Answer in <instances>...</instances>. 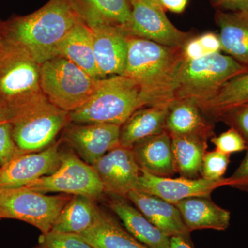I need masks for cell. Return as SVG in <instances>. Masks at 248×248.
<instances>
[{"label": "cell", "mask_w": 248, "mask_h": 248, "mask_svg": "<svg viewBox=\"0 0 248 248\" xmlns=\"http://www.w3.org/2000/svg\"><path fill=\"white\" fill-rule=\"evenodd\" d=\"M81 19L74 0H50L35 12L4 23L1 35L42 64L54 58L60 41Z\"/></svg>", "instance_id": "cell-1"}, {"label": "cell", "mask_w": 248, "mask_h": 248, "mask_svg": "<svg viewBox=\"0 0 248 248\" xmlns=\"http://www.w3.org/2000/svg\"><path fill=\"white\" fill-rule=\"evenodd\" d=\"M183 48L165 46L128 34L123 76L140 85L148 107L174 102L176 75L184 60Z\"/></svg>", "instance_id": "cell-2"}, {"label": "cell", "mask_w": 248, "mask_h": 248, "mask_svg": "<svg viewBox=\"0 0 248 248\" xmlns=\"http://www.w3.org/2000/svg\"><path fill=\"white\" fill-rule=\"evenodd\" d=\"M148 107L141 88L128 77L101 79L99 87L84 105L69 112L75 124L122 125L135 111Z\"/></svg>", "instance_id": "cell-3"}, {"label": "cell", "mask_w": 248, "mask_h": 248, "mask_svg": "<svg viewBox=\"0 0 248 248\" xmlns=\"http://www.w3.org/2000/svg\"><path fill=\"white\" fill-rule=\"evenodd\" d=\"M40 65L22 49L0 40V101L11 112V121L47 99L41 87Z\"/></svg>", "instance_id": "cell-4"}, {"label": "cell", "mask_w": 248, "mask_h": 248, "mask_svg": "<svg viewBox=\"0 0 248 248\" xmlns=\"http://www.w3.org/2000/svg\"><path fill=\"white\" fill-rule=\"evenodd\" d=\"M248 71L228 55L215 53L194 60L184 58L176 75L174 102L198 103L215 96L223 85Z\"/></svg>", "instance_id": "cell-5"}, {"label": "cell", "mask_w": 248, "mask_h": 248, "mask_svg": "<svg viewBox=\"0 0 248 248\" xmlns=\"http://www.w3.org/2000/svg\"><path fill=\"white\" fill-rule=\"evenodd\" d=\"M41 87L48 102L71 112L87 102L99 87L93 78L66 59L56 57L40 65Z\"/></svg>", "instance_id": "cell-6"}, {"label": "cell", "mask_w": 248, "mask_h": 248, "mask_svg": "<svg viewBox=\"0 0 248 248\" xmlns=\"http://www.w3.org/2000/svg\"><path fill=\"white\" fill-rule=\"evenodd\" d=\"M69 112L45 99L22 111L11 121L13 136L22 153L43 151L53 144L69 123Z\"/></svg>", "instance_id": "cell-7"}, {"label": "cell", "mask_w": 248, "mask_h": 248, "mask_svg": "<svg viewBox=\"0 0 248 248\" xmlns=\"http://www.w3.org/2000/svg\"><path fill=\"white\" fill-rule=\"evenodd\" d=\"M72 198L48 195L25 187L0 190V220L13 218L35 227L42 234L51 230L54 221Z\"/></svg>", "instance_id": "cell-8"}, {"label": "cell", "mask_w": 248, "mask_h": 248, "mask_svg": "<svg viewBox=\"0 0 248 248\" xmlns=\"http://www.w3.org/2000/svg\"><path fill=\"white\" fill-rule=\"evenodd\" d=\"M24 187L43 194L82 195L94 200L104 193L102 182L93 166L71 151H61V164L55 172Z\"/></svg>", "instance_id": "cell-9"}, {"label": "cell", "mask_w": 248, "mask_h": 248, "mask_svg": "<svg viewBox=\"0 0 248 248\" xmlns=\"http://www.w3.org/2000/svg\"><path fill=\"white\" fill-rule=\"evenodd\" d=\"M131 22L127 33L172 48H183L191 39L169 20L165 10L144 0H130Z\"/></svg>", "instance_id": "cell-10"}, {"label": "cell", "mask_w": 248, "mask_h": 248, "mask_svg": "<svg viewBox=\"0 0 248 248\" xmlns=\"http://www.w3.org/2000/svg\"><path fill=\"white\" fill-rule=\"evenodd\" d=\"M60 146L59 141L43 151L22 153L0 167V190L21 188L53 174L61 164Z\"/></svg>", "instance_id": "cell-11"}, {"label": "cell", "mask_w": 248, "mask_h": 248, "mask_svg": "<svg viewBox=\"0 0 248 248\" xmlns=\"http://www.w3.org/2000/svg\"><path fill=\"white\" fill-rule=\"evenodd\" d=\"M92 166L102 182L104 193L126 198L130 191L136 189L141 169L132 148L117 147Z\"/></svg>", "instance_id": "cell-12"}, {"label": "cell", "mask_w": 248, "mask_h": 248, "mask_svg": "<svg viewBox=\"0 0 248 248\" xmlns=\"http://www.w3.org/2000/svg\"><path fill=\"white\" fill-rule=\"evenodd\" d=\"M227 186V178L218 180L205 178L190 179L184 177H161L141 170L136 189L175 204L192 197H210L214 190Z\"/></svg>", "instance_id": "cell-13"}, {"label": "cell", "mask_w": 248, "mask_h": 248, "mask_svg": "<svg viewBox=\"0 0 248 248\" xmlns=\"http://www.w3.org/2000/svg\"><path fill=\"white\" fill-rule=\"evenodd\" d=\"M99 77L123 76L128 53V34L120 27L106 23H89Z\"/></svg>", "instance_id": "cell-14"}, {"label": "cell", "mask_w": 248, "mask_h": 248, "mask_svg": "<svg viewBox=\"0 0 248 248\" xmlns=\"http://www.w3.org/2000/svg\"><path fill=\"white\" fill-rule=\"evenodd\" d=\"M120 125L112 124H76L65 131V141L88 164L92 165L120 146Z\"/></svg>", "instance_id": "cell-15"}, {"label": "cell", "mask_w": 248, "mask_h": 248, "mask_svg": "<svg viewBox=\"0 0 248 248\" xmlns=\"http://www.w3.org/2000/svg\"><path fill=\"white\" fill-rule=\"evenodd\" d=\"M126 198L166 236L182 238L190 244V232L174 204L138 190L130 191Z\"/></svg>", "instance_id": "cell-16"}, {"label": "cell", "mask_w": 248, "mask_h": 248, "mask_svg": "<svg viewBox=\"0 0 248 248\" xmlns=\"http://www.w3.org/2000/svg\"><path fill=\"white\" fill-rule=\"evenodd\" d=\"M132 150L142 170L161 177H171L177 172L172 137L166 130L139 141Z\"/></svg>", "instance_id": "cell-17"}, {"label": "cell", "mask_w": 248, "mask_h": 248, "mask_svg": "<svg viewBox=\"0 0 248 248\" xmlns=\"http://www.w3.org/2000/svg\"><path fill=\"white\" fill-rule=\"evenodd\" d=\"M111 197L109 207L135 239L148 248H170V238L154 226L138 208L130 205L125 197Z\"/></svg>", "instance_id": "cell-18"}, {"label": "cell", "mask_w": 248, "mask_h": 248, "mask_svg": "<svg viewBox=\"0 0 248 248\" xmlns=\"http://www.w3.org/2000/svg\"><path fill=\"white\" fill-rule=\"evenodd\" d=\"M66 59L90 76L101 79L93 49L92 31L84 19H80L57 46L54 58Z\"/></svg>", "instance_id": "cell-19"}, {"label": "cell", "mask_w": 248, "mask_h": 248, "mask_svg": "<svg viewBox=\"0 0 248 248\" xmlns=\"http://www.w3.org/2000/svg\"><path fill=\"white\" fill-rule=\"evenodd\" d=\"M174 205L190 232L202 229L223 231L230 226L231 213L214 203L210 197H189Z\"/></svg>", "instance_id": "cell-20"}, {"label": "cell", "mask_w": 248, "mask_h": 248, "mask_svg": "<svg viewBox=\"0 0 248 248\" xmlns=\"http://www.w3.org/2000/svg\"><path fill=\"white\" fill-rule=\"evenodd\" d=\"M214 128L194 101H175L170 106L165 126L170 135H192L208 140L215 136Z\"/></svg>", "instance_id": "cell-21"}, {"label": "cell", "mask_w": 248, "mask_h": 248, "mask_svg": "<svg viewBox=\"0 0 248 248\" xmlns=\"http://www.w3.org/2000/svg\"><path fill=\"white\" fill-rule=\"evenodd\" d=\"M215 19L221 50L248 68V12L218 11Z\"/></svg>", "instance_id": "cell-22"}, {"label": "cell", "mask_w": 248, "mask_h": 248, "mask_svg": "<svg viewBox=\"0 0 248 248\" xmlns=\"http://www.w3.org/2000/svg\"><path fill=\"white\" fill-rule=\"evenodd\" d=\"M170 106L142 108L120 127V146L132 148L137 143L163 133Z\"/></svg>", "instance_id": "cell-23"}, {"label": "cell", "mask_w": 248, "mask_h": 248, "mask_svg": "<svg viewBox=\"0 0 248 248\" xmlns=\"http://www.w3.org/2000/svg\"><path fill=\"white\" fill-rule=\"evenodd\" d=\"M79 235L93 248H148L99 208L92 226Z\"/></svg>", "instance_id": "cell-24"}, {"label": "cell", "mask_w": 248, "mask_h": 248, "mask_svg": "<svg viewBox=\"0 0 248 248\" xmlns=\"http://www.w3.org/2000/svg\"><path fill=\"white\" fill-rule=\"evenodd\" d=\"M86 23H106L126 32L131 22L130 0H74Z\"/></svg>", "instance_id": "cell-25"}, {"label": "cell", "mask_w": 248, "mask_h": 248, "mask_svg": "<svg viewBox=\"0 0 248 248\" xmlns=\"http://www.w3.org/2000/svg\"><path fill=\"white\" fill-rule=\"evenodd\" d=\"M94 200L82 195H73L61 210L51 230L81 234L92 226L98 208Z\"/></svg>", "instance_id": "cell-26"}, {"label": "cell", "mask_w": 248, "mask_h": 248, "mask_svg": "<svg viewBox=\"0 0 248 248\" xmlns=\"http://www.w3.org/2000/svg\"><path fill=\"white\" fill-rule=\"evenodd\" d=\"M248 103V71L230 80L213 97L197 104L209 120L216 122L223 112Z\"/></svg>", "instance_id": "cell-27"}, {"label": "cell", "mask_w": 248, "mask_h": 248, "mask_svg": "<svg viewBox=\"0 0 248 248\" xmlns=\"http://www.w3.org/2000/svg\"><path fill=\"white\" fill-rule=\"evenodd\" d=\"M171 137L177 172L181 177L198 179L201 175L203 156L208 148L207 140L192 135H171Z\"/></svg>", "instance_id": "cell-28"}, {"label": "cell", "mask_w": 248, "mask_h": 248, "mask_svg": "<svg viewBox=\"0 0 248 248\" xmlns=\"http://www.w3.org/2000/svg\"><path fill=\"white\" fill-rule=\"evenodd\" d=\"M33 248H93L79 234L50 230L42 234Z\"/></svg>", "instance_id": "cell-29"}, {"label": "cell", "mask_w": 248, "mask_h": 248, "mask_svg": "<svg viewBox=\"0 0 248 248\" xmlns=\"http://www.w3.org/2000/svg\"><path fill=\"white\" fill-rule=\"evenodd\" d=\"M231 162V155L215 150L204 155L200 174L202 178L213 180L223 179Z\"/></svg>", "instance_id": "cell-30"}, {"label": "cell", "mask_w": 248, "mask_h": 248, "mask_svg": "<svg viewBox=\"0 0 248 248\" xmlns=\"http://www.w3.org/2000/svg\"><path fill=\"white\" fill-rule=\"evenodd\" d=\"M210 141L216 147L217 151L231 155L247 149L248 143L238 130L230 128L218 136H214Z\"/></svg>", "instance_id": "cell-31"}, {"label": "cell", "mask_w": 248, "mask_h": 248, "mask_svg": "<svg viewBox=\"0 0 248 248\" xmlns=\"http://www.w3.org/2000/svg\"><path fill=\"white\" fill-rule=\"evenodd\" d=\"M216 122L234 128L244 137L248 145V103L232 108L222 113Z\"/></svg>", "instance_id": "cell-32"}, {"label": "cell", "mask_w": 248, "mask_h": 248, "mask_svg": "<svg viewBox=\"0 0 248 248\" xmlns=\"http://www.w3.org/2000/svg\"><path fill=\"white\" fill-rule=\"evenodd\" d=\"M22 153L13 136L12 124L9 122L0 123V167Z\"/></svg>", "instance_id": "cell-33"}, {"label": "cell", "mask_w": 248, "mask_h": 248, "mask_svg": "<svg viewBox=\"0 0 248 248\" xmlns=\"http://www.w3.org/2000/svg\"><path fill=\"white\" fill-rule=\"evenodd\" d=\"M247 153L242 162L229 178H227V186L233 188L248 192V145Z\"/></svg>", "instance_id": "cell-34"}, {"label": "cell", "mask_w": 248, "mask_h": 248, "mask_svg": "<svg viewBox=\"0 0 248 248\" xmlns=\"http://www.w3.org/2000/svg\"><path fill=\"white\" fill-rule=\"evenodd\" d=\"M206 55L220 53L221 50L219 37L213 32H206L197 37Z\"/></svg>", "instance_id": "cell-35"}, {"label": "cell", "mask_w": 248, "mask_h": 248, "mask_svg": "<svg viewBox=\"0 0 248 248\" xmlns=\"http://www.w3.org/2000/svg\"><path fill=\"white\" fill-rule=\"evenodd\" d=\"M183 53L186 60H194L207 55L198 38H191L183 48Z\"/></svg>", "instance_id": "cell-36"}, {"label": "cell", "mask_w": 248, "mask_h": 248, "mask_svg": "<svg viewBox=\"0 0 248 248\" xmlns=\"http://www.w3.org/2000/svg\"><path fill=\"white\" fill-rule=\"evenodd\" d=\"M217 7L230 12H248V0H213Z\"/></svg>", "instance_id": "cell-37"}, {"label": "cell", "mask_w": 248, "mask_h": 248, "mask_svg": "<svg viewBox=\"0 0 248 248\" xmlns=\"http://www.w3.org/2000/svg\"><path fill=\"white\" fill-rule=\"evenodd\" d=\"M161 3L165 10L179 14L185 9L187 0H161Z\"/></svg>", "instance_id": "cell-38"}, {"label": "cell", "mask_w": 248, "mask_h": 248, "mask_svg": "<svg viewBox=\"0 0 248 248\" xmlns=\"http://www.w3.org/2000/svg\"><path fill=\"white\" fill-rule=\"evenodd\" d=\"M170 248H192L190 243L180 237L170 238Z\"/></svg>", "instance_id": "cell-39"}, {"label": "cell", "mask_w": 248, "mask_h": 248, "mask_svg": "<svg viewBox=\"0 0 248 248\" xmlns=\"http://www.w3.org/2000/svg\"><path fill=\"white\" fill-rule=\"evenodd\" d=\"M11 121V114L8 108L0 101V123Z\"/></svg>", "instance_id": "cell-40"}, {"label": "cell", "mask_w": 248, "mask_h": 248, "mask_svg": "<svg viewBox=\"0 0 248 248\" xmlns=\"http://www.w3.org/2000/svg\"><path fill=\"white\" fill-rule=\"evenodd\" d=\"M144 1L150 3V4L154 5V6H158V7L162 8V9H164L162 5H161V0H144Z\"/></svg>", "instance_id": "cell-41"}, {"label": "cell", "mask_w": 248, "mask_h": 248, "mask_svg": "<svg viewBox=\"0 0 248 248\" xmlns=\"http://www.w3.org/2000/svg\"><path fill=\"white\" fill-rule=\"evenodd\" d=\"M1 38H2V35L0 34V40H1Z\"/></svg>", "instance_id": "cell-42"}]
</instances>
